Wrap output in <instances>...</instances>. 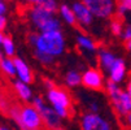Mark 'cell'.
Listing matches in <instances>:
<instances>
[{
    "label": "cell",
    "mask_w": 131,
    "mask_h": 130,
    "mask_svg": "<svg viewBox=\"0 0 131 130\" xmlns=\"http://www.w3.org/2000/svg\"><path fill=\"white\" fill-rule=\"evenodd\" d=\"M8 12V7H7V2L0 0V14H5Z\"/></svg>",
    "instance_id": "cell-28"
},
{
    "label": "cell",
    "mask_w": 131,
    "mask_h": 130,
    "mask_svg": "<svg viewBox=\"0 0 131 130\" xmlns=\"http://www.w3.org/2000/svg\"><path fill=\"white\" fill-rule=\"evenodd\" d=\"M123 122H125V125L128 129H131V112H128V113H126L123 116Z\"/></svg>",
    "instance_id": "cell-27"
},
{
    "label": "cell",
    "mask_w": 131,
    "mask_h": 130,
    "mask_svg": "<svg viewBox=\"0 0 131 130\" xmlns=\"http://www.w3.org/2000/svg\"><path fill=\"white\" fill-rule=\"evenodd\" d=\"M4 34H3V31L2 30H0V46H2V43H3V39H4Z\"/></svg>",
    "instance_id": "cell-32"
},
{
    "label": "cell",
    "mask_w": 131,
    "mask_h": 130,
    "mask_svg": "<svg viewBox=\"0 0 131 130\" xmlns=\"http://www.w3.org/2000/svg\"><path fill=\"white\" fill-rule=\"evenodd\" d=\"M27 21L39 33H48V31H57L61 30V22L56 17V13L47 11L43 5H30L26 9Z\"/></svg>",
    "instance_id": "cell-3"
},
{
    "label": "cell",
    "mask_w": 131,
    "mask_h": 130,
    "mask_svg": "<svg viewBox=\"0 0 131 130\" xmlns=\"http://www.w3.org/2000/svg\"><path fill=\"white\" fill-rule=\"evenodd\" d=\"M77 44L82 49L88 51V52H96L99 49L96 42L93 41L92 38H90L88 35H86V34H78L77 35Z\"/></svg>",
    "instance_id": "cell-16"
},
{
    "label": "cell",
    "mask_w": 131,
    "mask_h": 130,
    "mask_svg": "<svg viewBox=\"0 0 131 130\" xmlns=\"http://www.w3.org/2000/svg\"><path fill=\"white\" fill-rule=\"evenodd\" d=\"M2 52L4 53V56L7 57H14L16 53V47H14V42L10 36H4L3 43H2Z\"/></svg>",
    "instance_id": "cell-19"
},
{
    "label": "cell",
    "mask_w": 131,
    "mask_h": 130,
    "mask_svg": "<svg viewBox=\"0 0 131 130\" xmlns=\"http://www.w3.org/2000/svg\"><path fill=\"white\" fill-rule=\"evenodd\" d=\"M82 130H112L108 120L100 116L97 112H87L81 117Z\"/></svg>",
    "instance_id": "cell-8"
},
{
    "label": "cell",
    "mask_w": 131,
    "mask_h": 130,
    "mask_svg": "<svg viewBox=\"0 0 131 130\" xmlns=\"http://www.w3.org/2000/svg\"><path fill=\"white\" fill-rule=\"evenodd\" d=\"M21 3H24L26 7H30V5H38V4H42L44 0H20Z\"/></svg>",
    "instance_id": "cell-25"
},
{
    "label": "cell",
    "mask_w": 131,
    "mask_h": 130,
    "mask_svg": "<svg viewBox=\"0 0 131 130\" xmlns=\"http://www.w3.org/2000/svg\"><path fill=\"white\" fill-rule=\"evenodd\" d=\"M43 83H44V87H46L47 90H49V88H52L53 86H56V85H54V83H53L51 79H47V78L43 81Z\"/></svg>",
    "instance_id": "cell-29"
},
{
    "label": "cell",
    "mask_w": 131,
    "mask_h": 130,
    "mask_svg": "<svg viewBox=\"0 0 131 130\" xmlns=\"http://www.w3.org/2000/svg\"><path fill=\"white\" fill-rule=\"evenodd\" d=\"M34 56H35L36 60H38L40 64H43V65H49V64H52L54 61L53 56H49V55L39 52V51H34Z\"/></svg>",
    "instance_id": "cell-22"
},
{
    "label": "cell",
    "mask_w": 131,
    "mask_h": 130,
    "mask_svg": "<svg viewBox=\"0 0 131 130\" xmlns=\"http://www.w3.org/2000/svg\"><path fill=\"white\" fill-rule=\"evenodd\" d=\"M0 98H2V96H0Z\"/></svg>",
    "instance_id": "cell-37"
},
{
    "label": "cell",
    "mask_w": 131,
    "mask_h": 130,
    "mask_svg": "<svg viewBox=\"0 0 131 130\" xmlns=\"http://www.w3.org/2000/svg\"><path fill=\"white\" fill-rule=\"evenodd\" d=\"M54 130H64V129H61V127H57V129H54Z\"/></svg>",
    "instance_id": "cell-35"
},
{
    "label": "cell",
    "mask_w": 131,
    "mask_h": 130,
    "mask_svg": "<svg viewBox=\"0 0 131 130\" xmlns=\"http://www.w3.org/2000/svg\"><path fill=\"white\" fill-rule=\"evenodd\" d=\"M123 43H125V48H126L128 52H131V38L127 39V41H125Z\"/></svg>",
    "instance_id": "cell-30"
},
{
    "label": "cell",
    "mask_w": 131,
    "mask_h": 130,
    "mask_svg": "<svg viewBox=\"0 0 131 130\" xmlns=\"http://www.w3.org/2000/svg\"><path fill=\"white\" fill-rule=\"evenodd\" d=\"M7 24H8V20H7L5 14H0V30L4 31L7 27Z\"/></svg>",
    "instance_id": "cell-26"
},
{
    "label": "cell",
    "mask_w": 131,
    "mask_h": 130,
    "mask_svg": "<svg viewBox=\"0 0 131 130\" xmlns=\"http://www.w3.org/2000/svg\"><path fill=\"white\" fill-rule=\"evenodd\" d=\"M47 100L61 118H68L71 116V99L65 88L53 86L52 88L47 90Z\"/></svg>",
    "instance_id": "cell-5"
},
{
    "label": "cell",
    "mask_w": 131,
    "mask_h": 130,
    "mask_svg": "<svg viewBox=\"0 0 131 130\" xmlns=\"http://www.w3.org/2000/svg\"><path fill=\"white\" fill-rule=\"evenodd\" d=\"M40 5H43L47 11H49L52 13L59 12V5H57V2H56V0H44Z\"/></svg>",
    "instance_id": "cell-23"
},
{
    "label": "cell",
    "mask_w": 131,
    "mask_h": 130,
    "mask_svg": "<svg viewBox=\"0 0 131 130\" xmlns=\"http://www.w3.org/2000/svg\"><path fill=\"white\" fill-rule=\"evenodd\" d=\"M91 11V13L103 20L112 18L116 14V2L114 0H82Z\"/></svg>",
    "instance_id": "cell-7"
},
{
    "label": "cell",
    "mask_w": 131,
    "mask_h": 130,
    "mask_svg": "<svg viewBox=\"0 0 131 130\" xmlns=\"http://www.w3.org/2000/svg\"><path fill=\"white\" fill-rule=\"evenodd\" d=\"M4 2H13V0H4Z\"/></svg>",
    "instance_id": "cell-36"
},
{
    "label": "cell",
    "mask_w": 131,
    "mask_h": 130,
    "mask_svg": "<svg viewBox=\"0 0 131 130\" xmlns=\"http://www.w3.org/2000/svg\"><path fill=\"white\" fill-rule=\"evenodd\" d=\"M126 91H127V94H128V95H130V98H131V77H130V78H128V81H127Z\"/></svg>",
    "instance_id": "cell-31"
},
{
    "label": "cell",
    "mask_w": 131,
    "mask_h": 130,
    "mask_svg": "<svg viewBox=\"0 0 131 130\" xmlns=\"http://www.w3.org/2000/svg\"><path fill=\"white\" fill-rule=\"evenodd\" d=\"M0 70L7 77H16V65L13 57H3L0 61Z\"/></svg>",
    "instance_id": "cell-17"
},
{
    "label": "cell",
    "mask_w": 131,
    "mask_h": 130,
    "mask_svg": "<svg viewBox=\"0 0 131 130\" xmlns=\"http://www.w3.org/2000/svg\"><path fill=\"white\" fill-rule=\"evenodd\" d=\"M71 8H73V11H74V14H75L77 22H78L79 26L87 27V26L92 25L95 16L91 13V11L87 8V5L82 2V0H79V2H75V3L71 5Z\"/></svg>",
    "instance_id": "cell-10"
},
{
    "label": "cell",
    "mask_w": 131,
    "mask_h": 130,
    "mask_svg": "<svg viewBox=\"0 0 131 130\" xmlns=\"http://www.w3.org/2000/svg\"><path fill=\"white\" fill-rule=\"evenodd\" d=\"M127 12H131V0H116V13L123 16Z\"/></svg>",
    "instance_id": "cell-21"
},
{
    "label": "cell",
    "mask_w": 131,
    "mask_h": 130,
    "mask_svg": "<svg viewBox=\"0 0 131 130\" xmlns=\"http://www.w3.org/2000/svg\"><path fill=\"white\" fill-rule=\"evenodd\" d=\"M27 42L32 46L34 51H39L47 53L49 56L57 57L65 51V36L61 30L48 31V33H38L31 31L27 35Z\"/></svg>",
    "instance_id": "cell-1"
},
{
    "label": "cell",
    "mask_w": 131,
    "mask_h": 130,
    "mask_svg": "<svg viewBox=\"0 0 131 130\" xmlns=\"http://www.w3.org/2000/svg\"><path fill=\"white\" fill-rule=\"evenodd\" d=\"M2 59H3V53L0 52V61H2Z\"/></svg>",
    "instance_id": "cell-34"
},
{
    "label": "cell",
    "mask_w": 131,
    "mask_h": 130,
    "mask_svg": "<svg viewBox=\"0 0 131 130\" xmlns=\"http://www.w3.org/2000/svg\"><path fill=\"white\" fill-rule=\"evenodd\" d=\"M0 130H10V129L7 127V126H0Z\"/></svg>",
    "instance_id": "cell-33"
},
{
    "label": "cell",
    "mask_w": 131,
    "mask_h": 130,
    "mask_svg": "<svg viewBox=\"0 0 131 130\" xmlns=\"http://www.w3.org/2000/svg\"><path fill=\"white\" fill-rule=\"evenodd\" d=\"M59 12H60V16L61 18L70 26H74V27H77L79 26L78 22H77V18H75V14H74V11L71 7L66 5V4H61L59 7Z\"/></svg>",
    "instance_id": "cell-15"
},
{
    "label": "cell",
    "mask_w": 131,
    "mask_h": 130,
    "mask_svg": "<svg viewBox=\"0 0 131 130\" xmlns=\"http://www.w3.org/2000/svg\"><path fill=\"white\" fill-rule=\"evenodd\" d=\"M105 90L110 99L112 107L118 116L123 117L126 113L131 112V98L126 90L121 88L118 83L110 79H108V82L105 83Z\"/></svg>",
    "instance_id": "cell-4"
},
{
    "label": "cell",
    "mask_w": 131,
    "mask_h": 130,
    "mask_svg": "<svg viewBox=\"0 0 131 130\" xmlns=\"http://www.w3.org/2000/svg\"><path fill=\"white\" fill-rule=\"evenodd\" d=\"M123 24H122V18L118 14H114L110 18V31L114 36H121L123 31Z\"/></svg>",
    "instance_id": "cell-20"
},
{
    "label": "cell",
    "mask_w": 131,
    "mask_h": 130,
    "mask_svg": "<svg viewBox=\"0 0 131 130\" xmlns=\"http://www.w3.org/2000/svg\"><path fill=\"white\" fill-rule=\"evenodd\" d=\"M38 112L40 113L42 116V120H43V125L48 129V130H54L60 127L61 125V117L57 115V112L49 105H47V103L44 102V99L42 96H35L32 98V103H31Z\"/></svg>",
    "instance_id": "cell-6"
},
{
    "label": "cell",
    "mask_w": 131,
    "mask_h": 130,
    "mask_svg": "<svg viewBox=\"0 0 131 130\" xmlns=\"http://www.w3.org/2000/svg\"><path fill=\"white\" fill-rule=\"evenodd\" d=\"M20 127V130H42L43 120L32 104H10L7 113Z\"/></svg>",
    "instance_id": "cell-2"
},
{
    "label": "cell",
    "mask_w": 131,
    "mask_h": 130,
    "mask_svg": "<svg viewBox=\"0 0 131 130\" xmlns=\"http://www.w3.org/2000/svg\"><path fill=\"white\" fill-rule=\"evenodd\" d=\"M108 76H109L110 81H113L116 83H121L125 79V77H126V64H125L123 59H121V57L116 59V61L113 63V65H112V68L108 72Z\"/></svg>",
    "instance_id": "cell-12"
},
{
    "label": "cell",
    "mask_w": 131,
    "mask_h": 130,
    "mask_svg": "<svg viewBox=\"0 0 131 130\" xmlns=\"http://www.w3.org/2000/svg\"><path fill=\"white\" fill-rule=\"evenodd\" d=\"M12 87H13V91H14L16 96L21 102L27 103V102L32 100V90L30 88L29 83H25L20 79H16L12 83Z\"/></svg>",
    "instance_id": "cell-13"
},
{
    "label": "cell",
    "mask_w": 131,
    "mask_h": 130,
    "mask_svg": "<svg viewBox=\"0 0 131 130\" xmlns=\"http://www.w3.org/2000/svg\"><path fill=\"white\" fill-rule=\"evenodd\" d=\"M14 60V65H16V77L17 79H20L25 83H32L34 82V74L32 70L30 69V66L25 63V60H22L21 57H13Z\"/></svg>",
    "instance_id": "cell-11"
},
{
    "label": "cell",
    "mask_w": 131,
    "mask_h": 130,
    "mask_svg": "<svg viewBox=\"0 0 131 130\" xmlns=\"http://www.w3.org/2000/svg\"><path fill=\"white\" fill-rule=\"evenodd\" d=\"M82 85H83L86 88H88V90L101 91L103 88H105L103 73H101L99 69H96V68H90V69H87V70L82 74Z\"/></svg>",
    "instance_id": "cell-9"
},
{
    "label": "cell",
    "mask_w": 131,
    "mask_h": 130,
    "mask_svg": "<svg viewBox=\"0 0 131 130\" xmlns=\"http://www.w3.org/2000/svg\"><path fill=\"white\" fill-rule=\"evenodd\" d=\"M117 56H114L109 49H105V48H99L97 49V61H99V65L100 68L104 70V72H109V69L112 68L113 63L116 61Z\"/></svg>",
    "instance_id": "cell-14"
},
{
    "label": "cell",
    "mask_w": 131,
    "mask_h": 130,
    "mask_svg": "<svg viewBox=\"0 0 131 130\" xmlns=\"http://www.w3.org/2000/svg\"><path fill=\"white\" fill-rule=\"evenodd\" d=\"M121 38L123 39V42L131 38V25H126V26L123 27V31H122Z\"/></svg>",
    "instance_id": "cell-24"
},
{
    "label": "cell",
    "mask_w": 131,
    "mask_h": 130,
    "mask_svg": "<svg viewBox=\"0 0 131 130\" xmlns=\"http://www.w3.org/2000/svg\"><path fill=\"white\" fill-rule=\"evenodd\" d=\"M65 83L69 87H77L82 85V74L77 70H69L65 74Z\"/></svg>",
    "instance_id": "cell-18"
}]
</instances>
